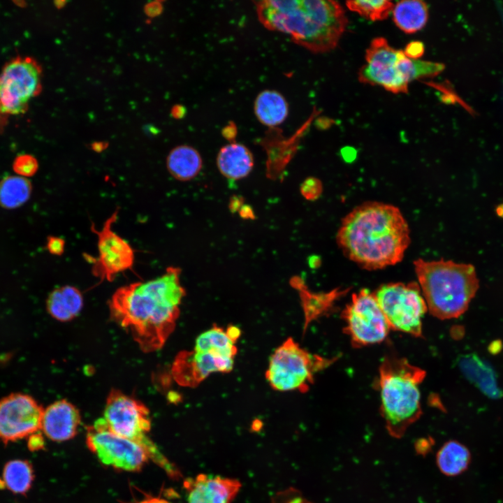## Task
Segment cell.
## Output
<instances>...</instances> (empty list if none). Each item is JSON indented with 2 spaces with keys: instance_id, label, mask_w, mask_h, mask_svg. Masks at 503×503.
Here are the masks:
<instances>
[{
  "instance_id": "obj_30",
  "label": "cell",
  "mask_w": 503,
  "mask_h": 503,
  "mask_svg": "<svg viewBox=\"0 0 503 503\" xmlns=\"http://www.w3.org/2000/svg\"><path fill=\"white\" fill-rule=\"evenodd\" d=\"M302 196L309 201L317 199L323 190L322 183L316 177H308L300 185Z\"/></svg>"
},
{
  "instance_id": "obj_31",
  "label": "cell",
  "mask_w": 503,
  "mask_h": 503,
  "mask_svg": "<svg viewBox=\"0 0 503 503\" xmlns=\"http://www.w3.org/2000/svg\"><path fill=\"white\" fill-rule=\"evenodd\" d=\"M46 247L50 254L55 256H61L64 252L65 241L59 237L49 236L48 238Z\"/></svg>"
},
{
  "instance_id": "obj_22",
  "label": "cell",
  "mask_w": 503,
  "mask_h": 503,
  "mask_svg": "<svg viewBox=\"0 0 503 503\" xmlns=\"http://www.w3.org/2000/svg\"><path fill=\"white\" fill-rule=\"evenodd\" d=\"M391 13L395 24L406 34H414L421 30L428 19V7L423 1H398L394 5Z\"/></svg>"
},
{
  "instance_id": "obj_4",
  "label": "cell",
  "mask_w": 503,
  "mask_h": 503,
  "mask_svg": "<svg viewBox=\"0 0 503 503\" xmlns=\"http://www.w3.org/2000/svg\"><path fill=\"white\" fill-rule=\"evenodd\" d=\"M428 310L444 320L463 314L479 287L475 268L450 260L418 258L413 263Z\"/></svg>"
},
{
  "instance_id": "obj_11",
  "label": "cell",
  "mask_w": 503,
  "mask_h": 503,
  "mask_svg": "<svg viewBox=\"0 0 503 503\" xmlns=\"http://www.w3.org/2000/svg\"><path fill=\"white\" fill-rule=\"evenodd\" d=\"M403 50L390 45L382 37L374 38L365 53V63L358 71V80L382 87L393 94L408 92L409 83L404 71Z\"/></svg>"
},
{
  "instance_id": "obj_42",
  "label": "cell",
  "mask_w": 503,
  "mask_h": 503,
  "mask_svg": "<svg viewBox=\"0 0 503 503\" xmlns=\"http://www.w3.org/2000/svg\"><path fill=\"white\" fill-rule=\"evenodd\" d=\"M66 3V1H54V6L56 8L60 9L62 8Z\"/></svg>"
},
{
  "instance_id": "obj_20",
  "label": "cell",
  "mask_w": 503,
  "mask_h": 503,
  "mask_svg": "<svg viewBox=\"0 0 503 503\" xmlns=\"http://www.w3.org/2000/svg\"><path fill=\"white\" fill-rule=\"evenodd\" d=\"M169 173L177 180L187 182L196 177L203 167L202 157L198 151L188 145L175 147L166 158Z\"/></svg>"
},
{
  "instance_id": "obj_40",
  "label": "cell",
  "mask_w": 503,
  "mask_h": 503,
  "mask_svg": "<svg viewBox=\"0 0 503 503\" xmlns=\"http://www.w3.org/2000/svg\"><path fill=\"white\" fill-rule=\"evenodd\" d=\"M136 503H170L167 500L157 497H147Z\"/></svg>"
},
{
  "instance_id": "obj_34",
  "label": "cell",
  "mask_w": 503,
  "mask_h": 503,
  "mask_svg": "<svg viewBox=\"0 0 503 503\" xmlns=\"http://www.w3.org/2000/svg\"><path fill=\"white\" fill-rule=\"evenodd\" d=\"M27 446L32 451H38L44 447L43 437L38 432L30 435L28 437Z\"/></svg>"
},
{
  "instance_id": "obj_14",
  "label": "cell",
  "mask_w": 503,
  "mask_h": 503,
  "mask_svg": "<svg viewBox=\"0 0 503 503\" xmlns=\"http://www.w3.org/2000/svg\"><path fill=\"white\" fill-rule=\"evenodd\" d=\"M43 407L31 396L20 393L0 400V440L15 442L41 428Z\"/></svg>"
},
{
  "instance_id": "obj_19",
  "label": "cell",
  "mask_w": 503,
  "mask_h": 503,
  "mask_svg": "<svg viewBox=\"0 0 503 503\" xmlns=\"http://www.w3.org/2000/svg\"><path fill=\"white\" fill-rule=\"evenodd\" d=\"M254 112L263 125L272 128L286 119L289 108L282 94L275 89H264L258 94L254 102Z\"/></svg>"
},
{
  "instance_id": "obj_13",
  "label": "cell",
  "mask_w": 503,
  "mask_h": 503,
  "mask_svg": "<svg viewBox=\"0 0 503 503\" xmlns=\"http://www.w3.org/2000/svg\"><path fill=\"white\" fill-rule=\"evenodd\" d=\"M118 214L119 207L105 220L101 230L92 224L91 230L97 236L98 255H83L92 265V274L101 282L113 281L117 274L131 269L134 263L133 249L112 230Z\"/></svg>"
},
{
  "instance_id": "obj_9",
  "label": "cell",
  "mask_w": 503,
  "mask_h": 503,
  "mask_svg": "<svg viewBox=\"0 0 503 503\" xmlns=\"http://www.w3.org/2000/svg\"><path fill=\"white\" fill-rule=\"evenodd\" d=\"M86 444L102 464L117 470L140 471L149 459L141 446L111 430L103 418L87 426Z\"/></svg>"
},
{
  "instance_id": "obj_41",
  "label": "cell",
  "mask_w": 503,
  "mask_h": 503,
  "mask_svg": "<svg viewBox=\"0 0 503 503\" xmlns=\"http://www.w3.org/2000/svg\"><path fill=\"white\" fill-rule=\"evenodd\" d=\"M107 144L104 142H94L92 144V148L95 152H101L105 150Z\"/></svg>"
},
{
  "instance_id": "obj_23",
  "label": "cell",
  "mask_w": 503,
  "mask_h": 503,
  "mask_svg": "<svg viewBox=\"0 0 503 503\" xmlns=\"http://www.w3.org/2000/svg\"><path fill=\"white\" fill-rule=\"evenodd\" d=\"M470 453L466 446L457 441L446 442L438 451L436 462L441 472L446 476H456L468 467Z\"/></svg>"
},
{
  "instance_id": "obj_33",
  "label": "cell",
  "mask_w": 503,
  "mask_h": 503,
  "mask_svg": "<svg viewBox=\"0 0 503 503\" xmlns=\"http://www.w3.org/2000/svg\"><path fill=\"white\" fill-rule=\"evenodd\" d=\"M163 6L161 1H153L147 3L144 6L145 15L151 18L159 16L163 12Z\"/></svg>"
},
{
  "instance_id": "obj_25",
  "label": "cell",
  "mask_w": 503,
  "mask_h": 503,
  "mask_svg": "<svg viewBox=\"0 0 503 503\" xmlns=\"http://www.w3.org/2000/svg\"><path fill=\"white\" fill-rule=\"evenodd\" d=\"M34 477V469L29 462L17 459L5 465L1 481L3 487L13 493L24 494L31 487Z\"/></svg>"
},
{
  "instance_id": "obj_26",
  "label": "cell",
  "mask_w": 503,
  "mask_h": 503,
  "mask_svg": "<svg viewBox=\"0 0 503 503\" xmlns=\"http://www.w3.org/2000/svg\"><path fill=\"white\" fill-rule=\"evenodd\" d=\"M459 367L462 373L479 388L490 396H497L498 389L493 370L488 368L474 356H464L459 360Z\"/></svg>"
},
{
  "instance_id": "obj_24",
  "label": "cell",
  "mask_w": 503,
  "mask_h": 503,
  "mask_svg": "<svg viewBox=\"0 0 503 503\" xmlns=\"http://www.w3.org/2000/svg\"><path fill=\"white\" fill-rule=\"evenodd\" d=\"M32 191L31 182L26 177L8 175L0 181V206L15 209L24 204Z\"/></svg>"
},
{
  "instance_id": "obj_18",
  "label": "cell",
  "mask_w": 503,
  "mask_h": 503,
  "mask_svg": "<svg viewBox=\"0 0 503 503\" xmlns=\"http://www.w3.org/2000/svg\"><path fill=\"white\" fill-rule=\"evenodd\" d=\"M254 156L245 145L232 142L218 152V170L226 178L238 180L246 177L254 168Z\"/></svg>"
},
{
  "instance_id": "obj_27",
  "label": "cell",
  "mask_w": 503,
  "mask_h": 503,
  "mask_svg": "<svg viewBox=\"0 0 503 503\" xmlns=\"http://www.w3.org/2000/svg\"><path fill=\"white\" fill-rule=\"evenodd\" d=\"M194 350L201 352L214 351L233 358L237 353L235 342L226 331L216 326L196 338Z\"/></svg>"
},
{
  "instance_id": "obj_12",
  "label": "cell",
  "mask_w": 503,
  "mask_h": 503,
  "mask_svg": "<svg viewBox=\"0 0 503 503\" xmlns=\"http://www.w3.org/2000/svg\"><path fill=\"white\" fill-rule=\"evenodd\" d=\"M41 67L32 58L17 57L4 66L0 75V108L2 112L20 114L28 101L42 89Z\"/></svg>"
},
{
  "instance_id": "obj_38",
  "label": "cell",
  "mask_w": 503,
  "mask_h": 503,
  "mask_svg": "<svg viewBox=\"0 0 503 503\" xmlns=\"http://www.w3.org/2000/svg\"><path fill=\"white\" fill-rule=\"evenodd\" d=\"M226 334L234 342L240 335V330L235 326H230L226 330Z\"/></svg>"
},
{
  "instance_id": "obj_32",
  "label": "cell",
  "mask_w": 503,
  "mask_h": 503,
  "mask_svg": "<svg viewBox=\"0 0 503 503\" xmlns=\"http://www.w3.org/2000/svg\"><path fill=\"white\" fill-rule=\"evenodd\" d=\"M403 52L407 57L418 59L424 54L425 46L421 41H411L406 45Z\"/></svg>"
},
{
  "instance_id": "obj_5",
  "label": "cell",
  "mask_w": 503,
  "mask_h": 503,
  "mask_svg": "<svg viewBox=\"0 0 503 503\" xmlns=\"http://www.w3.org/2000/svg\"><path fill=\"white\" fill-rule=\"evenodd\" d=\"M425 377V370L404 358L387 357L380 365V411L392 437H402L422 414L420 385Z\"/></svg>"
},
{
  "instance_id": "obj_43",
  "label": "cell",
  "mask_w": 503,
  "mask_h": 503,
  "mask_svg": "<svg viewBox=\"0 0 503 503\" xmlns=\"http://www.w3.org/2000/svg\"><path fill=\"white\" fill-rule=\"evenodd\" d=\"M1 112H1V108H0V113H1Z\"/></svg>"
},
{
  "instance_id": "obj_16",
  "label": "cell",
  "mask_w": 503,
  "mask_h": 503,
  "mask_svg": "<svg viewBox=\"0 0 503 503\" xmlns=\"http://www.w3.org/2000/svg\"><path fill=\"white\" fill-rule=\"evenodd\" d=\"M188 503H231L241 483L235 479L201 474L184 482Z\"/></svg>"
},
{
  "instance_id": "obj_10",
  "label": "cell",
  "mask_w": 503,
  "mask_h": 503,
  "mask_svg": "<svg viewBox=\"0 0 503 503\" xmlns=\"http://www.w3.org/2000/svg\"><path fill=\"white\" fill-rule=\"evenodd\" d=\"M342 317L345 324L344 330L356 347L380 343L390 330L374 293L365 289L352 295Z\"/></svg>"
},
{
  "instance_id": "obj_15",
  "label": "cell",
  "mask_w": 503,
  "mask_h": 503,
  "mask_svg": "<svg viewBox=\"0 0 503 503\" xmlns=\"http://www.w3.org/2000/svg\"><path fill=\"white\" fill-rule=\"evenodd\" d=\"M233 364L234 358L221 353L184 351L175 357L171 374L179 385L194 387L212 372H229Z\"/></svg>"
},
{
  "instance_id": "obj_39",
  "label": "cell",
  "mask_w": 503,
  "mask_h": 503,
  "mask_svg": "<svg viewBox=\"0 0 503 503\" xmlns=\"http://www.w3.org/2000/svg\"><path fill=\"white\" fill-rule=\"evenodd\" d=\"M170 113L173 117L180 119L184 115V108L180 105H174L171 109Z\"/></svg>"
},
{
  "instance_id": "obj_21",
  "label": "cell",
  "mask_w": 503,
  "mask_h": 503,
  "mask_svg": "<svg viewBox=\"0 0 503 503\" xmlns=\"http://www.w3.org/2000/svg\"><path fill=\"white\" fill-rule=\"evenodd\" d=\"M46 307L48 313L54 319L60 321H68L80 312L83 307V297L76 287L63 286L50 293Z\"/></svg>"
},
{
  "instance_id": "obj_29",
  "label": "cell",
  "mask_w": 503,
  "mask_h": 503,
  "mask_svg": "<svg viewBox=\"0 0 503 503\" xmlns=\"http://www.w3.org/2000/svg\"><path fill=\"white\" fill-rule=\"evenodd\" d=\"M13 170L21 177L33 176L38 168L36 159L30 154L17 156L13 163Z\"/></svg>"
},
{
  "instance_id": "obj_36",
  "label": "cell",
  "mask_w": 503,
  "mask_h": 503,
  "mask_svg": "<svg viewBox=\"0 0 503 503\" xmlns=\"http://www.w3.org/2000/svg\"><path fill=\"white\" fill-rule=\"evenodd\" d=\"M243 205L242 198L235 196L231 198L229 209L231 212H238Z\"/></svg>"
},
{
  "instance_id": "obj_35",
  "label": "cell",
  "mask_w": 503,
  "mask_h": 503,
  "mask_svg": "<svg viewBox=\"0 0 503 503\" xmlns=\"http://www.w3.org/2000/svg\"><path fill=\"white\" fill-rule=\"evenodd\" d=\"M430 439H421L416 444V449L419 454H425L431 447Z\"/></svg>"
},
{
  "instance_id": "obj_6",
  "label": "cell",
  "mask_w": 503,
  "mask_h": 503,
  "mask_svg": "<svg viewBox=\"0 0 503 503\" xmlns=\"http://www.w3.org/2000/svg\"><path fill=\"white\" fill-rule=\"evenodd\" d=\"M109 428L116 434L141 446L149 459L175 478L178 470L169 462L148 436L151 429L150 411L145 404L123 392L112 389L108 394L104 409Z\"/></svg>"
},
{
  "instance_id": "obj_2",
  "label": "cell",
  "mask_w": 503,
  "mask_h": 503,
  "mask_svg": "<svg viewBox=\"0 0 503 503\" xmlns=\"http://www.w3.org/2000/svg\"><path fill=\"white\" fill-rule=\"evenodd\" d=\"M335 239L346 258L367 270L400 263L411 242L409 224L400 210L378 201L364 202L348 212Z\"/></svg>"
},
{
  "instance_id": "obj_1",
  "label": "cell",
  "mask_w": 503,
  "mask_h": 503,
  "mask_svg": "<svg viewBox=\"0 0 503 503\" xmlns=\"http://www.w3.org/2000/svg\"><path fill=\"white\" fill-rule=\"evenodd\" d=\"M180 275V268L170 266L153 279L119 287L111 297L112 319L145 353L161 349L175 329L186 293Z\"/></svg>"
},
{
  "instance_id": "obj_17",
  "label": "cell",
  "mask_w": 503,
  "mask_h": 503,
  "mask_svg": "<svg viewBox=\"0 0 503 503\" xmlns=\"http://www.w3.org/2000/svg\"><path fill=\"white\" fill-rule=\"evenodd\" d=\"M80 421L77 407L66 400H60L43 410L41 430L52 441L64 442L76 435Z\"/></svg>"
},
{
  "instance_id": "obj_3",
  "label": "cell",
  "mask_w": 503,
  "mask_h": 503,
  "mask_svg": "<svg viewBox=\"0 0 503 503\" xmlns=\"http://www.w3.org/2000/svg\"><path fill=\"white\" fill-rule=\"evenodd\" d=\"M254 3L265 28L289 36L313 53L333 50L348 23L343 7L335 1L263 0Z\"/></svg>"
},
{
  "instance_id": "obj_28",
  "label": "cell",
  "mask_w": 503,
  "mask_h": 503,
  "mask_svg": "<svg viewBox=\"0 0 503 503\" xmlns=\"http://www.w3.org/2000/svg\"><path fill=\"white\" fill-rule=\"evenodd\" d=\"M347 8L372 21L382 20L391 13L394 4L386 0H356L346 2Z\"/></svg>"
},
{
  "instance_id": "obj_37",
  "label": "cell",
  "mask_w": 503,
  "mask_h": 503,
  "mask_svg": "<svg viewBox=\"0 0 503 503\" xmlns=\"http://www.w3.org/2000/svg\"><path fill=\"white\" fill-rule=\"evenodd\" d=\"M238 212L243 219H253L255 217L252 207L249 205H243Z\"/></svg>"
},
{
  "instance_id": "obj_8",
  "label": "cell",
  "mask_w": 503,
  "mask_h": 503,
  "mask_svg": "<svg viewBox=\"0 0 503 503\" xmlns=\"http://www.w3.org/2000/svg\"><path fill=\"white\" fill-rule=\"evenodd\" d=\"M390 329L422 336V319L428 311L417 282H394L374 292Z\"/></svg>"
},
{
  "instance_id": "obj_7",
  "label": "cell",
  "mask_w": 503,
  "mask_h": 503,
  "mask_svg": "<svg viewBox=\"0 0 503 503\" xmlns=\"http://www.w3.org/2000/svg\"><path fill=\"white\" fill-rule=\"evenodd\" d=\"M335 360L312 355L289 338L270 356L265 377L276 391H305L312 384L314 373Z\"/></svg>"
}]
</instances>
